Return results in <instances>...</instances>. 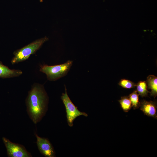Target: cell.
Instances as JSON below:
<instances>
[{"label":"cell","instance_id":"6da1fadb","mask_svg":"<svg viewBox=\"0 0 157 157\" xmlns=\"http://www.w3.org/2000/svg\"><path fill=\"white\" fill-rule=\"evenodd\" d=\"M48 98L43 85L33 84L26 100L27 113L32 121L36 124L42 119L47 109Z\"/></svg>","mask_w":157,"mask_h":157},{"label":"cell","instance_id":"7a4b0ae2","mask_svg":"<svg viewBox=\"0 0 157 157\" xmlns=\"http://www.w3.org/2000/svg\"><path fill=\"white\" fill-rule=\"evenodd\" d=\"M48 40V38L45 36L38 39L22 48L15 51L13 53L14 56L11 61V64L13 65L27 60Z\"/></svg>","mask_w":157,"mask_h":157},{"label":"cell","instance_id":"3957f363","mask_svg":"<svg viewBox=\"0 0 157 157\" xmlns=\"http://www.w3.org/2000/svg\"><path fill=\"white\" fill-rule=\"evenodd\" d=\"M72 63V61L69 60L65 63L58 65L49 66L44 65L40 66V70L46 75L48 80L55 81L67 74Z\"/></svg>","mask_w":157,"mask_h":157},{"label":"cell","instance_id":"277c9868","mask_svg":"<svg viewBox=\"0 0 157 157\" xmlns=\"http://www.w3.org/2000/svg\"><path fill=\"white\" fill-rule=\"evenodd\" d=\"M61 99L65 107L67 122L70 126H73V121L78 117L81 115L88 116L86 113L79 111L73 103L67 94L66 87L65 93L62 94Z\"/></svg>","mask_w":157,"mask_h":157},{"label":"cell","instance_id":"5b68a950","mask_svg":"<svg viewBox=\"0 0 157 157\" xmlns=\"http://www.w3.org/2000/svg\"><path fill=\"white\" fill-rule=\"evenodd\" d=\"M3 142L6 148L8 156L10 157H31L32 156L23 146L12 142L3 137Z\"/></svg>","mask_w":157,"mask_h":157},{"label":"cell","instance_id":"8992f818","mask_svg":"<svg viewBox=\"0 0 157 157\" xmlns=\"http://www.w3.org/2000/svg\"><path fill=\"white\" fill-rule=\"evenodd\" d=\"M37 139L36 144L39 151L47 157H54L55 153L51 144L47 139L40 137L35 133Z\"/></svg>","mask_w":157,"mask_h":157},{"label":"cell","instance_id":"52a82bcc","mask_svg":"<svg viewBox=\"0 0 157 157\" xmlns=\"http://www.w3.org/2000/svg\"><path fill=\"white\" fill-rule=\"evenodd\" d=\"M139 107L145 115L157 118V107L155 102L143 100L140 102Z\"/></svg>","mask_w":157,"mask_h":157},{"label":"cell","instance_id":"ba28073f","mask_svg":"<svg viewBox=\"0 0 157 157\" xmlns=\"http://www.w3.org/2000/svg\"><path fill=\"white\" fill-rule=\"evenodd\" d=\"M20 69H11L0 61V78H6L18 77L22 74Z\"/></svg>","mask_w":157,"mask_h":157},{"label":"cell","instance_id":"9c48e42d","mask_svg":"<svg viewBox=\"0 0 157 157\" xmlns=\"http://www.w3.org/2000/svg\"><path fill=\"white\" fill-rule=\"evenodd\" d=\"M147 88L151 89L150 95L155 98L157 95V77L154 75L148 76L147 79Z\"/></svg>","mask_w":157,"mask_h":157},{"label":"cell","instance_id":"30bf717a","mask_svg":"<svg viewBox=\"0 0 157 157\" xmlns=\"http://www.w3.org/2000/svg\"><path fill=\"white\" fill-rule=\"evenodd\" d=\"M136 86L137 92L142 97L147 96L148 93L150 92L147 90V83L145 81H139Z\"/></svg>","mask_w":157,"mask_h":157},{"label":"cell","instance_id":"8fae6325","mask_svg":"<svg viewBox=\"0 0 157 157\" xmlns=\"http://www.w3.org/2000/svg\"><path fill=\"white\" fill-rule=\"evenodd\" d=\"M121 106L125 112H128L131 108L132 105L129 96H124L119 100Z\"/></svg>","mask_w":157,"mask_h":157},{"label":"cell","instance_id":"7c38bea8","mask_svg":"<svg viewBox=\"0 0 157 157\" xmlns=\"http://www.w3.org/2000/svg\"><path fill=\"white\" fill-rule=\"evenodd\" d=\"M139 95L136 90H135L129 96L131 102L132 107L134 109L138 108L139 107L140 102L139 101Z\"/></svg>","mask_w":157,"mask_h":157},{"label":"cell","instance_id":"4fadbf2b","mask_svg":"<svg viewBox=\"0 0 157 157\" xmlns=\"http://www.w3.org/2000/svg\"><path fill=\"white\" fill-rule=\"evenodd\" d=\"M118 84L122 87L127 89L134 88L136 85L134 82L125 79H121Z\"/></svg>","mask_w":157,"mask_h":157},{"label":"cell","instance_id":"5bb4252c","mask_svg":"<svg viewBox=\"0 0 157 157\" xmlns=\"http://www.w3.org/2000/svg\"><path fill=\"white\" fill-rule=\"evenodd\" d=\"M40 2H42L43 1V0H40Z\"/></svg>","mask_w":157,"mask_h":157}]
</instances>
